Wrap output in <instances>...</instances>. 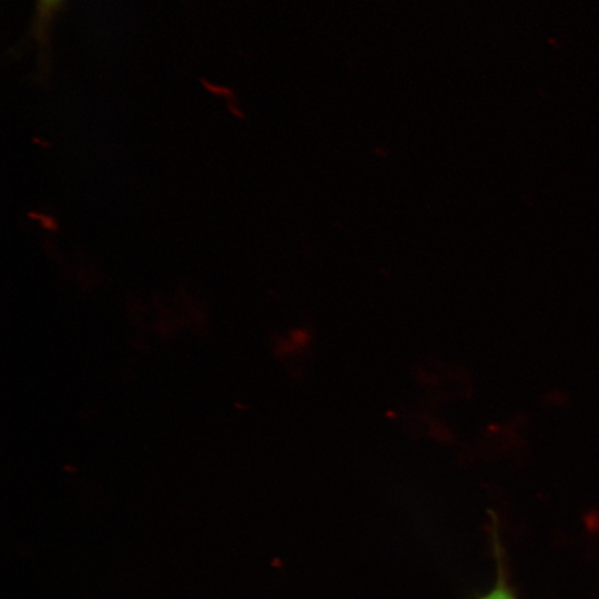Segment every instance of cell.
<instances>
[{
	"mask_svg": "<svg viewBox=\"0 0 599 599\" xmlns=\"http://www.w3.org/2000/svg\"><path fill=\"white\" fill-rule=\"evenodd\" d=\"M63 2L64 0H35L32 32L39 43L45 44L48 42L52 22Z\"/></svg>",
	"mask_w": 599,
	"mask_h": 599,
	"instance_id": "6da1fadb",
	"label": "cell"
},
{
	"mask_svg": "<svg viewBox=\"0 0 599 599\" xmlns=\"http://www.w3.org/2000/svg\"><path fill=\"white\" fill-rule=\"evenodd\" d=\"M498 555V577L496 580L495 586L484 596L477 598V599H517L515 596L514 590L509 586L506 575L504 573L501 561H500V554Z\"/></svg>",
	"mask_w": 599,
	"mask_h": 599,
	"instance_id": "7a4b0ae2",
	"label": "cell"
}]
</instances>
